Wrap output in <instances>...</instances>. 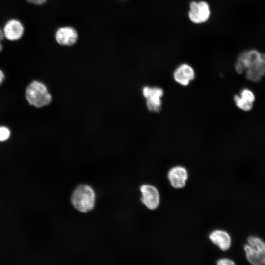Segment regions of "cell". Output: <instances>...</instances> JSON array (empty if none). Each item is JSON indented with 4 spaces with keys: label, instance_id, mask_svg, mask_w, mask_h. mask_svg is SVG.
Returning <instances> with one entry per match:
<instances>
[{
    "label": "cell",
    "instance_id": "1",
    "mask_svg": "<svg viewBox=\"0 0 265 265\" xmlns=\"http://www.w3.org/2000/svg\"><path fill=\"white\" fill-rule=\"evenodd\" d=\"M235 69L238 74L245 72L248 80L259 82L265 75V53L255 49L243 51L237 59Z\"/></svg>",
    "mask_w": 265,
    "mask_h": 265
},
{
    "label": "cell",
    "instance_id": "2",
    "mask_svg": "<svg viewBox=\"0 0 265 265\" xmlns=\"http://www.w3.org/2000/svg\"><path fill=\"white\" fill-rule=\"evenodd\" d=\"M96 195L93 188L87 184H80L73 190L71 196V203L77 211L83 213L93 209Z\"/></svg>",
    "mask_w": 265,
    "mask_h": 265
},
{
    "label": "cell",
    "instance_id": "3",
    "mask_svg": "<svg viewBox=\"0 0 265 265\" xmlns=\"http://www.w3.org/2000/svg\"><path fill=\"white\" fill-rule=\"evenodd\" d=\"M25 96L28 103L40 108L48 106L52 100V96L46 85L38 81H32L27 87Z\"/></svg>",
    "mask_w": 265,
    "mask_h": 265
},
{
    "label": "cell",
    "instance_id": "4",
    "mask_svg": "<svg viewBox=\"0 0 265 265\" xmlns=\"http://www.w3.org/2000/svg\"><path fill=\"white\" fill-rule=\"evenodd\" d=\"M244 246L248 261L254 265L265 264V243L260 238L251 236Z\"/></svg>",
    "mask_w": 265,
    "mask_h": 265
},
{
    "label": "cell",
    "instance_id": "5",
    "mask_svg": "<svg viewBox=\"0 0 265 265\" xmlns=\"http://www.w3.org/2000/svg\"><path fill=\"white\" fill-rule=\"evenodd\" d=\"M142 94L145 99L146 106L151 112L158 113L162 108V97L164 95L162 88L159 86H145L142 89Z\"/></svg>",
    "mask_w": 265,
    "mask_h": 265
},
{
    "label": "cell",
    "instance_id": "6",
    "mask_svg": "<svg viewBox=\"0 0 265 265\" xmlns=\"http://www.w3.org/2000/svg\"><path fill=\"white\" fill-rule=\"evenodd\" d=\"M211 14L209 4L205 1H191L189 4L188 17L195 24H201L207 21Z\"/></svg>",
    "mask_w": 265,
    "mask_h": 265
},
{
    "label": "cell",
    "instance_id": "7",
    "mask_svg": "<svg viewBox=\"0 0 265 265\" xmlns=\"http://www.w3.org/2000/svg\"><path fill=\"white\" fill-rule=\"evenodd\" d=\"M2 31L4 38L10 41H17L24 36L25 27L19 19L11 18L5 23Z\"/></svg>",
    "mask_w": 265,
    "mask_h": 265
},
{
    "label": "cell",
    "instance_id": "8",
    "mask_svg": "<svg viewBox=\"0 0 265 265\" xmlns=\"http://www.w3.org/2000/svg\"><path fill=\"white\" fill-rule=\"evenodd\" d=\"M140 190L142 203L149 209H157L160 203V195L157 188L151 185L144 184L140 186Z\"/></svg>",
    "mask_w": 265,
    "mask_h": 265
},
{
    "label": "cell",
    "instance_id": "9",
    "mask_svg": "<svg viewBox=\"0 0 265 265\" xmlns=\"http://www.w3.org/2000/svg\"><path fill=\"white\" fill-rule=\"evenodd\" d=\"M173 77L174 81L183 86H188L195 78L193 68L188 64L179 65L174 71Z\"/></svg>",
    "mask_w": 265,
    "mask_h": 265
},
{
    "label": "cell",
    "instance_id": "10",
    "mask_svg": "<svg viewBox=\"0 0 265 265\" xmlns=\"http://www.w3.org/2000/svg\"><path fill=\"white\" fill-rule=\"evenodd\" d=\"M167 175L171 186L176 189L182 188L185 186L188 176L187 170L181 166L171 168Z\"/></svg>",
    "mask_w": 265,
    "mask_h": 265
},
{
    "label": "cell",
    "instance_id": "11",
    "mask_svg": "<svg viewBox=\"0 0 265 265\" xmlns=\"http://www.w3.org/2000/svg\"><path fill=\"white\" fill-rule=\"evenodd\" d=\"M78 39L76 30L67 26L59 28L56 32L55 39L61 45L71 46L74 44Z\"/></svg>",
    "mask_w": 265,
    "mask_h": 265
},
{
    "label": "cell",
    "instance_id": "12",
    "mask_svg": "<svg viewBox=\"0 0 265 265\" xmlns=\"http://www.w3.org/2000/svg\"><path fill=\"white\" fill-rule=\"evenodd\" d=\"M209 238L213 244L223 251L229 249L231 244L230 236L227 232L222 230L213 231L210 234Z\"/></svg>",
    "mask_w": 265,
    "mask_h": 265
},
{
    "label": "cell",
    "instance_id": "13",
    "mask_svg": "<svg viewBox=\"0 0 265 265\" xmlns=\"http://www.w3.org/2000/svg\"><path fill=\"white\" fill-rule=\"evenodd\" d=\"M234 100L235 102L236 106L243 111H248L252 108L253 102L240 96L235 95L234 96Z\"/></svg>",
    "mask_w": 265,
    "mask_h": 265
},
{
    "label": "cell",
    "instance_id": "14",
    "mask_svg": "<svg viewBox=\"0 0 265 265\" xmlns=\"http://www.w3.org/2000/svg\"><path fill=\"white\" fill-rule=\"evenodd\" d=\"M10 136V131L5 126H0V142H3L8 139Z\"/></svg>",
    "mask_w": 265,
    "mask_h": 265
},
{
    "label": "cell",
    "instance_id": "15",
    "mask_svg": "<svg viewBox=\"0 0 265 265\" xmlns=\"http://www.w3.org/2000/svg\"><path fill=\"white\" fill-rule=\"evenodd\" d=\"M240 96L252 102H253L255 100L254 94L251 91L247 89H243L240 93Z\"/></svg>",
    "mask_w": 265,
    "mask_h": 265
},
{
    "label": "cell",
    "instance_id": "16",
    "mask_svg": "<svg viewBox=\"0 0 265 265\" xmlns=\"http://www.w3.org/2000/svg\"><path fill=\"white\" fill-rule=\"evenodd\" d=\"M217 264L218 265H235V263L229 259L222 258L217 261Z\"/></svg>",
    "mask_w": 265,
    "mask_h": 265
},
{
    "label": "cell",
    "instance_id": "17",
    "mask_svg": "<svg viewBox=\"0 0 265 265\" xmlns=\"http://www.w3.org/2000/svg\"><path fill=\"white\" fill-rule=\"evenodd\" d=\"M28 3L36 5H41L44 4L47 0H26Z\"/></svg>",
    "mask_w": 265,
    "mask_h": 265
},
{
    "label": "cell",
    "instance_id": "18",
    "mask_svg": "<svg viewBox=\"0 0 265 265\" xmlns=\"http://www.w3.org/2000/svg\"><path fill=\"white\" fill-rule=\"evenodd\" d=\"M4 79V74L3 71L0 69V85L3 82Z\"/></svg>",
    "mask_w": 265,
    "mask_h": 265
},
{
    "label": "cell",
    "instance_id": "19",
    "mask_svg": "<svg viewBox=\"0 0 265 265\" xmlns=\"http://www.w3.org/2000/svg\"><path fill=\"white\" fill-rule=\"evenodd\" d=\"M4 38L2 28L0 27V40L2 41Z\"/></svg>",
    "mask_w": 265,
    "mask_h": 265
},
{
    "label": "cell",
    "instance_id": "20",
    "mask_svg": "<svg viewBox=\"0 0 265 265\" xmlns=\"http://www.w3.org/2000/svg\"><path fill=\"white\" fill-rule=\"evenodd\" d=\"M2 41L0 40V52H1L3 50V45L1 43Z\"/></svg>",
    "mask_w": 265,
    "mask_h": 265
}]
</instances>
